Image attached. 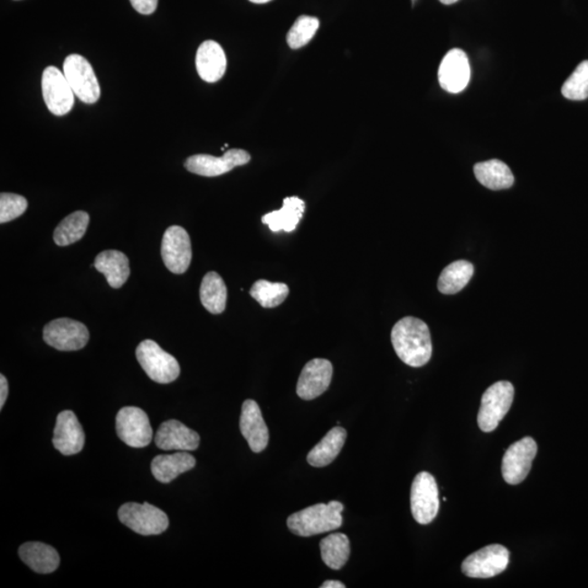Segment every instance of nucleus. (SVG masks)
<instances>
[{
    "label": "nucleus",
    "mask_w": 588,
    "mask_h": 588,
    "mask_svg": "<svg viewBox=\"0 0 588 588\" xmlns=\"http://www.w3.org/2000/svg\"><path fill=\"white\" fill-rule=\"evenodd\" d=\"M394 349L399 359L412 367H421L430 362L432 353L429 326L419 318H404L394 326Z\"/></svg>",
    "instance_id": "nucleus-1"
},
{
    "label": "nucleus",
    "mask_w": 588,
    "mask_h": 588,
    "mask_svg": "<svg viewBox=\"0 0 588 588\" xmlns=\"http://www.w3.org/2000/svg\"><path fill=\"white\" fill-rule=\"evenodd\" d=\"M345 507L339 501L318 504L288 517L289 529L298 536L309 537L338 529L344 522Z\"/></svg>",
    "instance_id": "nucleus-2"
},
{
    "label": "nucleus",
    "mask_w": 588,
    "mask_h": 588,
    "mask_svg": "<svg viewBox=\"0 0 588 588\" xmlns=\"http://www.w3.org/2000/svg\"><path fill=\"white\" fill-rule=\"evenodd\" d=\"M137 359L153 382L170 384L180 375V365L175 357L164 351L153 340H144L137 347Z\"/></svg>",
    "instance_id": "nucleus-3"
},
{
    "label": "nucleus",
    "mask_w": 588,
    "mask_h": 588,
    "mask_svg": "<svg viewBox=\"0 0 588 588\" xmlns=\"http://www.w3.org/2000/svg\"><path fill=\"white\" fill-rule=\"evenodd\" d=\"M515 398V388L509 382H498L486 390L478 415L479 429L494 432L509 412Z\"/></svg>",
    "instance_id": "nucleus-4"
},
{
    "label": "nucleus",
    "mask_w": 588,
    "mask_h": 588,
    "mask_svg": "<svg viewBox=\"0 0 588 588\" xmlns=\"http://www.w3.org/2000/svg\"><path fill=\"white\" fill-rule=\"evenodd\" d=\"M118 517L122 524L140 536H159L169 526V518L158 507L144 502H129L120 507Z\"/></svg>",
    "instance_id": "nucleus-5"
},
{
    "label": "nucleus",
    "mask_w": 588,
    "mask_h": 588,
    "mask_svg": "<svg viewBox=\"0 0 588 588\" xmlns=\"http://www.w3.org/2000/svg\"><path fill=\"white\" fill-rule=\"evenodd\" d=\"M63 74L74 95L85 104H94L100 98V87L93 67L81 55L72 53L63 62Z\"/></svg>",
    "instance_id": "nucleus-6"
},
{
    "label": "nucleus",
    "mask_w": 588,
    "mask_h": 588,
    "mask_svg": "<svg viewBox=\"0 0 588 588\" xmlns=\"http://www.w3.org/2000/svg\"><path fill=\"white\" fill-rule=\"evenodd\" d=\"M411 510L414 520L423 526L435 520L440 511V491L432 474L416 475L411 488Z\"/></svg>",
    "instance_id": "nucleus-7"
},
{
    "label": "nucleus",
    "mask_w": 588,
    "mask_h": 588,
    "mask_svg": "<svg viewBox=\"0 0 588 588\" xmlns=\"http://www.w3.org/2000/svg\"><path fill=\"white\" fill-rule=\"evenodd\" d=\"M118 437L132 448L147 447L153 441V429L146 412L136 406H125L116 418Z\"/></svg>",
    "instance_id": "nucleus-8"
},
{
    "label": "nucleus",
    "mask_w": 588,
    "mask_h": 588,
    "mask_svg": "<svg viewBox=\"0 0 588 588\" xmlns=\"http://www.w3.org/2000/svg\"><path fill=\"white\" fill-rule=\"evenodd\" d=\"M43 338L59 351H78L87 346L90 333L87 326L78 320L58 318L45 326Z\"/></svg>",
    "instance_id": "nucleus-9"
},
{
    "label": "nucleus",
    "mask_w": 588,
    "mask_h": 588,
    "mask_svg": "<svg viewBox=\"0 0 588 588\" xmlns=\"http://www.w3.org/2000/svg\"><path fill=\"white\" fill-rule=\"evenodd\" d=\"M509 550L501 545H490L463 561L462 572L472 579H490L499 575L509 564Z\"/></svg>",
    "instance_id": "nucleus-10"
},
{
    "label": "nucleus",
    "mask_w": 588,
    "mask_h": 588,
    "mask_svg": "<svg viewBox=\"0 0 588 588\" xmlns=\"http://www.w3.org/2000/svg\"><path fill=\"white\" fill-rule=\"evenodd\" d=\"M42 94L48 110L55 116H65L74 105V93L65 74L50 66L43 72Z\"/></svg>",
    "instance_id": "nucleus-11"
},
{
    "label": "nucleus",
    "mask_w": 588,
    "mask_h": 588,
    "mask_svg": "<svg viewBox=\"0 0 588 588\" xmlns=\"http://www.w3.org/2000/svg\"><path fill=\"white\" fill-rule=\"evenodd\" d=\"M536 454L537 445L531 437L513 443L502 459V477L506 482L510 485L522 483L527 478Z\"/></svg>",
    "instance_id": "nucleus-12"
},
{
    "label": "nucleus",
    "mask_w": 588,
    "mask_h": 588,
    "mask_svg": "<svg viewBox=\"0 0 588 588\" xmlns=\"http://www.w3.org/2000/svg\"><path fill=\"white\" fill-rule=\"evenodd\" d=\"M162 258L168 270L174 274H185L192 260V247L189 233L180 226H171L164 234Z\"/></svg>",
    "instance_id": "nucleus-13"
},
{
    "label": "nucleus",
    "mask_w": 588,
    "mask_h": 588,
    "mask_svg": "<svg viewBox=\"0 0 588 588\" xmlns=\"http://www.w3.org/2000/svg\"><path fill=\"white\" fill-rule=\"evenodd\" d=\"M251 156L243 149H229L222 157L197 154L185 160V167L192 174L203 176H218L229 173L239 166L250 163Z\"/></svg>",
    "instance_id": "nucleus-14"
},
{
    "label": "nucleus",
    "mask_w": 588,
    "mask_h": 588,
    "mask_svg": "<svg viewBox=\"0 0 588 588\" xmlns=\"http://www.w3.org/2000/svg\"><path fill=\"white\" fill-rule=\"evenodd\" d=\"M470 79V67L467 53L454 48L443 57L438 71L441 87L449 93L462 92Z\"/></svg>",
    "instance_id": "nucleus-15"
},
{
    "label": "nucleus",
    "mask_w": 588,
    "mask_h": 588,
    "mask_svg": "<svg viewBox=\"0 0 588 588\" xmlns=\"http://www.w3.org/2000/svg\"><path fill=\"white\" fill-rule=\"evenodd\" d=\"M52 443L63 456H73L83 450V427L72 411L66 410L58 414Z\"/></svg>",
    "instance_id": "nucleus-16"
},
{
    "label": "nucleus",
    "mask_w": 588,
    "mask_h": 588,
    "mask_svg": "<svg viewBox=\"0 0 588 588\" xmlns=\"http://www.w3.org/2000/svg\"><path fill=\"white\" fill-rule=\"evenodd\" d=\"M334 367L328 360L314 359L304 366L299 377L297 394L303 400H314L329 388Z\"/></svg>",
    "instance_id": "nucleus-17"
},
{
    "label": "nucleus",
    "mask_w": 588,
    "mask_h": 588,
    "mask_svg": "<svg viewBox=\"0 0 588 588\" xmlns=\"http://www.w3.org/2000/svg\"><path fill=\"white\" fill-rule=\"evenodd\" d=\"M240 431L253 452L264 451L269 445V427L261 415L259 404L254 400L244 401L242 418H240Z\"/></svg>",
    "instance_id": "nucleus-18"
},
{
    "label": "nucleus",
    "mask_w": 588,
    "mask_h": 588,
    "mask_svg": "<svg viewBox=\"0 0 588 588\" xmlns=\"http://www.w3.org/2000/svg\"><path fill=\"white\" fill-rule=\"evenodd\" d=\"M155 443L162 450L194 451L200 446V435L179 421H166L155 436Z\"/></svg>",
    "instance_id": "nucleus-19"
},
{
    "label": "nucleus",
    "mask_w": 588,
    "mask_h": 588,
    "mask_svg": "<svg viewBox=\"0 0 588 588\" xmlns=\"http://www.w3.org/2000/svg\"><path fill=\"white\" fill-rule=\"evenodd\" d=\"M195 63L201 79L208 83H215L226 72L227 58L217 42L205 41L197 50Z\"/></svg>",
    "instance_id": "nucleus-20"
},
{
    "label": "nucleus",
    "mask_w": 588,
    "mask_h": 588,
    "mask_svg": "<svg viewBox=\"0 0 588 588\" xmlns=\"http://www.w3.org/2000/svg\"><path fill=\"white\" fill-rule=\"evenodd\" d=\"M306 203L298 196L286 197L280 211L266 213L261 217V223L267 224L272 232H292L300 223Z\"/></svg>",
    "instance_id": "nucleus-21"
},
{
    "label": "nucleus",
    "mask_w": 588,
    "mask_h": 588,
    "mask_svg": "<svg viewBox=\"0 0 588 588\" xmlns=\"http://www.w3.org/2000/svg\"><path fill=\"white\" fill-rule=\"evenodd\" d=\"M196 465V460L188 451L163 454L153 459L151 469L155 479L160 483L168 484L179 475L188 472Z\"/></svg>",
    "instance_id": "nucleus-22"
},
{
    "label": "nucleus",
    "mask_w": 588,
    "mask_h": 588,
    "mask_svg": "<svg viewBox=\"0 0 588 588\" xmlns=\"http://www.w3.org/2000/svg\"><path fill=\"white\" fill-rule=\"evenodd\" d=\"M94 267L106 277L111 288L119 289L130 276L129 260L116 250H107L96 256Z\"/></svg>",
    "instance_id": "nucleus-23"
},
{
    "label": "nucleus",
    "mask_w": 588,
    "mask_h": 588,
    "mask_svg": "<svg viewBox=\"0 0 588 588\" xmlns=\"http://www.w3.org/2000/svg\"><path fill=\"white\" fill-rule=\"evenodd\" d=\"M24 563L37 574H48L58 569L61 558L55 548L43 543H25L19 549Z\"/></svg>",
    "instance_id": "nucleus-24"
},
{
    "label": "nucleus",
    "mask_w": 588,
    "mask_h": 588,
    "mask_svg": "<svg viewBox=\"0 0 588 588\" xmlns=\"http://www.w3.org/2000/svg\"><path fill=\"white\" fill-rule=\"evenodd\" d=\"M474 174L479 183L489 190H506L515 184L511 169L498 159L478 163L474 166Z\"/></svg>",
    "instance_id": "nucleus-25"
},
{
    "label": "nucleus",
    "mask_w": 588,
    "mask_h": 588,
    "mask_svg": "<svg viewBox=\"0 0 588 588\" xmlns=\"http://www.w3.org/2000/svg\"><path fill=\"white\" fill-rule=\"evenodd\" d=\"M346 440V431L342 427H334L322 441H319L308 456V462L314 468L327 467L339 456Z\"/></svg>",
    "instance_id": "nucleus-26"
},
{
    "label": "nucleus",
    "mask_w": 588,
    "mask_h": 588,
    "mask_svg": "<svg viewBox=\"0 0 588 588\" xmlns=\"http://www.w3.org/2000/svg\"><path fill=\"white\" fill-rule=\"evenodd\" d=\"M200 299L208 312L222 314L227 304V287L223 278L215 271L208 272L203 278L200 288Z\"/></svg>",
    "instance_id": "nucleus-27"
},
{
    "label": "nucleus",
    "mask_w": 588,
    "mask_h": 588,
    "mask_svg": "<svg viewBox=\"0 0 588 588\" xmlns=\"http://www.w3.org/2000/svg\"><path fill=\"white\" fill-rule=\"evenodd\" d=\"M474 274V266L468 261H457L442 270L438 280V290L443 294H456L468 285Z\"/></svg>",
    "instance_id": "nucleus-28"
},
{
    "label": "nucleus",
    "mask_w": 588,
    "mask_h": 588,
    "mask_svg": "<svg viewBox=\"0 0 588 588\" xmlns=\"http://www.w3.org/2000/svg\"><path fill=\"white\" fill-rule=\"evenodd\" d=\"M90 223L88 213L78 211L71 213L58 224L53 240L59 247H67L84 237Z\"/></svg>",
    "instance_id": "nucleus-29"
},
{
    "label": "nucleus",
    "mask_w": 588,
    "mask_h": 588,
    "mask_svg": "<svg viewBox=\"0 0 588 588\" xmlns=\"http://www.w3.org/2000/svg\"><path fill=\"white\" fill-rule=\"evenodd\" d=\"M324 564L333 570H340L350 557V541L346 534L336 533L320 542Z\"/></svg>",
    "instance_id": "nucleus-30"
},
{
    "label": "nucleus",
    "mask_w": 588,
    "mask_h": 588,
    "mask_svg": "<svg viewBox=\"0 0 588 588\" xmlns=\"http://www.w3.org/2000/svg\"><path fill=\"white\" fill-rule=\"evenodd\" d=\"M289 287L286 283L270 282L261 280L254 283L250 290V296L255 299L265 308H274L285 302L289 296Z\"/></svg>",
    "instance_id": "nucleus-31"
},
{
    "label": "nucleus",
    "mask_w": 588,
    "mask_h": 588,
    "mask_svg": "<svg viewBox=\"0 0 588 588\" xmlns=\"http://www.w3.org/2000/svg\"><path fill=\"white\" fill-rule=\"evenodd\" d=\"M319 28V20L309 15H301L288 32L287 43L292 50L308 44Z\"/></svg>",
    "instance_id": "nucleus-32"
},
{
    "label": "nucleus",
    "mask_w": 588,
    "mask_h": 588,
    "mask_svg": "<svg viewBox=\"0 0 588 588\" xmlns=\"http://www.w3.org/2000/svg\"><path fill=\"white\" fill-rule=\"evenodd\" d=\"M561 93L571 100L588 99V61L583 62L563 85Z\"/></svg>",
    "instance_id": "nucleus-33"
},
{
    "label": "nucleus",
    "mask_w": 588,
    "mask_h": 588,
    "mask_svg": "<svg viewBox=\"0 0 588 588\" xmlns=\"http://www.w3.org/2000/svg\"><path fill=\"white\" fill-rule=\"evenodd\" d=\"M28 208L25 197L14 194L0 195V223H6L24 213Z\"/></svg>",
    "instance_id": "nucleus-34"
},
{
    "label": "nucleus",
    "mask_w": 588,
    "mask_h": 588,
    "mask_svg": "<svg viewBox=\"0 0 588 588\" xmlns=\"http://www.w3.org/2000/svg\"><path fill=\"white\" fill-rule=\"evenodd\" d=\"M132 7L141 14H152L157 9L158 0H130Z\"/></svg>",
    "instance_id": "nucleus-35"
},
{
    "label": "nucleus",
    "mask_w": 588,
    "mask_h": 588,
    "mask_svg": "<svg viewBox=\"0 0 588 588\" xmlns=\"http://www.w3.org/2000/svg\"><path fill=\"white\" fill-rule=\"evenodd\" d=\"M9 393V386L7 378L4 375H0V409L4 408L5 403H6Z\"/></svg>",
    "instance_id": "nucleus-36"
},
{
    "label": "nucleus",
    "mask_w": 588,
    "mask_h": 588,
    "mask_svg": "<svg viewBox=\"0 0 588 588\" xmlns=\"http://www.w3.org/2000/svg\"><path fill=\"white\" fill-rule=\"evenodd\" d=\"M322 588H346V585L344 583H341L339 581H326L322 586Z\"/></svg>",
    "instance_id": "nucleus-37"
},
{
    "label": "nucleus",
    "mask_w": 588,
    "mask_h": 588,
    "mask_svg": "<svg viewBox=\"0 0 588 588\" xmlns=\"http://www.w3.org/2000/svg\"><path fill=\"white\" fill-rule=\"evenodd\" d=\"M440 2L443 5H452L459 2V0H440Z\"/></svg>",
    "instance_id": "nucleus-38"
},
{
    "label": "nucleus",
    "mask_w": 588,
    "mask_h": 588,
    "mask_svg": "<svg viewBox=\"0 0 588 588\" xmlns=\"http://www.w3.org/2000/svg\"><path fill=\"white\" fill-rule=\"evenodd\" d=\"M250 2L254 4H266L271 2V0H250Z\"/></svg>",
    "instance_id": "nucleus-39"
}]
</instances>
